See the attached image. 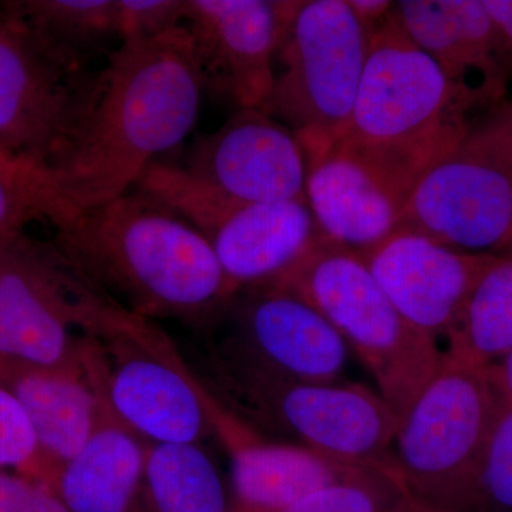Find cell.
Instances as JSON below:
<instances>
[{"mask_svg":"<svg viewBox=\"0 0 512 512\" xmlns=\"http://www.w3.org/2000/svg\"><path fill=\"white\" fill-rule=\"evenodd\" d=\"M207 239L239 292L272 288L326 242L306 200L235 204L181 165L154 163L136 185Z\"/></svg>","mask_w":512,"mask_h":512,"instance_id":"30bf717a","label":"cell"},{"mask_svg":"<svg viewBox=\"0 0 512 512\" xmlns=\"http://www.w3.org/2000/svg\"><path fill=\"white\" fill-rule=\"evenodd\" d=\"M111 414L147 443L214 436L211 394L154 320L113 301L86 335Z\"/></svg>","mask_w":512,"mask_h":512,"instance_id":"8992f818","label":"cell"},{"mask_svg":"<svg viewBox=\"0 0 512 512\" xmlns=\"http://www.w3.org/2000/svg\"><path fill=\"white\" fill-rule=\"evenodd\" d=\"M207 370L208 383L201 382L208 392L256 433L396 477L393 441L399 420L379 393L362 384L275 375L218 346Z\"/></svg>","mask_w":512,"mask_h":512,"instance_id":"3957f363","label":"cell"},{"mask_svg":"<svg viewBox=\"0 0 512 512\" xmlns=\"http://www.w3.org/2000/svg\"><path fill=\"white\" fill-rule=\"evenodd\" d=\"M0 468L47 484L52 476L35 431L18 400L0 384Z\"/></svg>","mask_w":512,"mask_h":512,"instance_id":"83f0119b","label":"cell"},{"mask_svg":"<svg viewBox=\"0 0 512 512\" xmlns=\"http://www.w3.org/2000/svg\"><path fill=\"white\" fill-rule=\"evenodd\" d=\"M390 18L478 109L505 100L512 69L483 0H402Z\"/></svg>","mask_w":512,"mask_h":512,"instance_id":"ac0fdd59","label":"cell"},{"mask_svg":"<svg viewBox=\"0 0 512 512\" xmlns=\"http://www.w3.org/2000/svg\"><path fill=\"white\" fill-rule=\"evenodd\" d=\"M272 288L295 293L329 320L399 421L439 369L436 338L404 319L355 251L323 242Z\"/></svg>","mask_w":512,"mask_h":512,"instance_id":"5b68a950","label":"cell"},{"mask_svg":"<svg viewBox=\"0 0 512 512\" xmlns=\"http://www.w3.org/2000/svg\"><path fill=\"white\" fill-rule=\"evenodd\" d=\"M147 446L106 404L92 437L46 485L69 512H136Z\"/></svg>","mask_w":512,"mask_h":512,"instance_id":"44dd1931","label":"cell"},{"mask_svg":"<svg viewBox=\"0 0 512 512\" xmlns=\"http://www.w3.org/2000/svg\"><path fill=\"white\" fill-rule=\"evenodd\" d=\"M97 70L60 62L0 9V157L40 174L50 170Z\"/></svg>","mask_w":512,"mask_h":512,"instance_id":"7c38bea8","label":"cell"},{"mask_svg":"<svg viewBox=\"0 0 512 512\" xmlns=\"http://www.w3.org/2000/svg\"><path fill=\"white\" fill-rule=\"evenodd\" d=\"M447 340V355L484 369L512 352V251L493 256Z\"/></svg>","mask_w":512,"mask_h":512,"instance_id":"cb8c5ba5","label":"cell"},{"mask_svg":"<svg viewBox=\"0 0 512 512\" xmlns=\"http://www.w3.org/2000/svg\"><path fill=\"white\" fill-rule=\"evenodd\" d=\"M484 367L443 353L439 369L399 421L394 470L417 512H461L497 409Z\"/></svg>","mask_w":512,"mask_h":512,"instance_id":"52a82bcc","label":"cell"},{"mask_svg":"<svg viewBox=\"0 0 512 512\" xmlns=\"http://www.w3.org/2000/svg\"><path fill=\"white\" fill-rule=\"evenodd\" d=\"M478 109L392 18L370 35L369 55L343 140L421 177L467 133ZM484 113V111H481Z\"/></svg>","mask_w":512,"mask_h":512,"instance_id":"277c9868","label":"cell"},{"mask_svg":"<svg viewBox=\"0 0 512 512\" xmlns=\"http://www.w3.org/2000/svg\"><path fill=\"white\" fill-rule=\"evenodd\" d=\"M0 158H2V157H0ZM3 160H5V158H3Z\"/></svg>","mask_w":512,"mask_h":512,"instance_id":"836d02e7","label":"cell"},{"mask_svg":"<svg viewBox=\"0 0 512 512\" xmlns=\"http://www.w3.org/2000/svg\"><path fill=\"white\" fill-rule=\"evenodd\" d=\"M279 512H417L393 474L359 467Z\"/></svg>","mask_w":512,"mask_h":512,"instance_id":"d4e9b609","label":"cell"},{"mask_svg":"<svg viewBox=\"0 0 512 512\" xmlns=\"http://www.w3.org/2000/svg\"><path fill=\"white\" fill-rule=\"evenodd\" d=\"M0 384L25 410L52 476L82 450L106 409L87 345L83 359L73 365L0 363Z\"/></svg>","mask_w":512,"mask_h":512,"instance_id":"ffe728a7","label":"cell"},{"mask_svg":"<svg viewBox=\"0 0 512 512\" xmlns=\"http://www.w3.org/2000/svg\"><path fill=\"white\" fill-rule=\"evenodd\" d=\"M211 419L214 437L221 441L231 461L229 512L285 510L359 468L311 448L256 433L212 394Z\"/></svg>","mask_w":512,"mask_h":512,"instance_id":"d6986e66","label":"cell"},{"mask_svg":"<svg viewBox=\"0 0 512 512\" xmlns=\"http://www.w3.org/2000/svg\"><path fill=\"white\" fill-rule=\"evenodd\" d=\"M461 512H512V403L500 390L493 424Z\"/></svg>","mask_w":512,"mask_h":512,"instance_id":"484cf974","label":"cell"},{"mask_svg":"<svg viewBox=\"0 0 512 512\" xmlns=\"http://www.w3.org/2000/svg\"><path fill=\"white\" fill-rule=\"evenodd\" d=\"M202 96L184 25L121 42L97 70L62 156L42 174L60 218L133 190L191 133Z\"/></svg>","mask_w":512,"mask_h":512,"instance_id":"6da1fadb","label":"cell"},{"mask_svg":"<svg viewBox=\"0 0 512 512\" xmlns=\"http://www.w3.org/2000/svg\"><path fill=\"white\" fill-rule=\"evenodd\" d=\"M185 0H120L121 42L151 39L183 26Z\"/></svg>","mask_w":512,"mask_h":512,"instance_id":"f1b7e54d","label":"cell"},{"mask_svg":"<svg viewBox=\"0 0 512 512\" xmlns=\"http://www.w3.org/2000/svg\"><path fill=\"white\" fill-rule=\"evenodd\" d=\"M483 5L512 69V0H483Z\"/></svg>","mask_w":512,"mask_h":512,"instance_id":"4dcf8cb0","label":"cell"},{"mask_svg":"<svg viewBox=\"0 0 512 512\" xmlns=\"http://www.w3.org/2000/svg\"><path fill=\"white\" fill-rule=\"evenodd\" d=\"M298 0H185L184 23L204 93L265 109L275 56Z\"/></svg>","mask_w":512,"mask_h":512,"instance_id":"4fadbf2b","label":"cell"},{"mask_svg":"<svg viewBox=\"0 0 512 512\" xmlns=\"http://www.w3.org/2000/svg\"><path fill=\"white\" fill-rule=\"evenodd\" d=\"M136 512H229V493L201 444L148 443Z\"/></svg>","mask_w":512,"mask_h":512,"instance_id":"603a6c76","label":"cell"},{"mask_svg":"<svg viewBox=\"0 0 512 512\" xmlns=\"http://www.w3.org/2000/svg\"><path fill=\"white\" fill-rule=\"evenodd\" d=\"M59 214L42 175L0 158V242L25 231L33 221L52 222Z\"/></svg>","mask_w":512,"mask_h":512,"instance_id":"4316f807","label":"cell"},{"mask_svg":"<svg viewBox=\"0 0 512 512\" xmlns=\"http://www.w3.org/2000/svg\"><path fill=\"white\" fill-rule=\"evenodd\" d=\"M9 19L60 62L93 70L109 56L113 40L121 43L120 0H15L0 2Z\"/></svg>","mask_w":512,"mask_h":512,"instance_id":"7402d4cb","label":"cell"},{"mask_svg":"<svg viewBox=\"0 0 512 512\" xmlns=\"http://www.w3.org/2000/svg\"><path fill=\"white\" fill-rule=\"evenodd\" d=\"M113 301L53 242L26 234L0 242V363L73 365Z\"/></svg>","mask_w":512,"mask_h":512,"instance_id":"8fae6325","label":"cell"},{"mask_svg":"<svg viewBox=\"0 0 512 512\" xmlns=\"http://www.w3.org/2000/svg\"><path fill=\"white\" fill-rule=\"evenodd\" d=\"M369 29L348 0H302L276 50L265 111L291 128L309 161L345 136L365 72Z\"/></svg>","mask_w":512,"mask_h":512,"instance_id":"ba28073f","label":"cell"},{"mask_svg":"<svg viewBox=\"0 0 512 512\" xmlns=\"http://www.w3.org/2000/svg\"><path fill=\"white\" fill-rule=\"evenodd\" d=\"M419 180L399 164L340 138L309 161L305 195L326 241L365 252L400 228Z\"/></svg>","mask_w":512,"mask_h":512,"instance_id":"5bb4252c","label":"cell"},{"mask_svg":"<svg viewBox=\"0 0 512 512\" xmlns=\"http://www.w3.org/2000/svg\"><path fill=\"white\" fill-rule=\"evenodd\" d=\"M0 512H69L49 485L0 471Z\"/></svg>","mask_w":512,"mask_h":512,"instance_id":"f546056e","label":"cell"},{"mask_svg":"<svg viewBox=\"0 0 512 512\" xmlns=\"http://www.w3.org/2000/svg\"><path fill=\"white\" fill-rule=\"evenodd\" d=\"M400 227L468 254L512 251V99L481 114L424 171Z\"/></svg>","mask_w":512,"mask_h":512,"instance_id":"9c48e42d","label":"cell"},{"mask_svg":"<svg viewBox=\"0 0 512 512\" xmlns=\"http://www.w3.org/2000/svg\"><path fill=\"white\" fill-rule=\"evenodd\" d=\"M488 373L495 387L512 403V352L488 367Z\"/></svg>","mask_w":512,"mask_h":512,"instance_id":"d6a6232c","label":"cell"},{"mask_svg":"<svg viewBox=\"0 0 512 512\" xmlns=\"http://www.w3.org/2000/svg\"><path fill=\"white\" fill-rule=\"evenodd\" d=\"M225 316L232 318V332L218 348L289 379L309 383L342 379L348 343L322 313L295 293L279 288L239 292Z\"/></svg>","mask_w":512,"mask_h":512,"instance_id":"2e32d148","label":"cell"},{"mask_svg":"<svg viewBox=\"0 0 512 512\" xmlns=\"http://www.w3.org/2000/svg\"><path fill=\"white\" fill-rule=\"evenodd\" d=\"M181 167L235 204L306 200L305 148L262 109L237 110L214 133L195 138Z\"/></svg>","mask_w":512,"mask_h":512,"instance_id":"9a60e30c","label":"cell"},{"mask_svg":"<svg viewBox=\"0 0 512 512\" xmlns=\"http://www.w3.org/2000/svg\"><path fill=\"white\" fill-rule=\"evenodd\" d=\"M357 254L404 319L433 338H447L494 256L458 251L404 227Z\"/></svg>","mask_w":512,"mask_h":512,"instance_id":"e0dca14e","label":"cell"},{"mask_svg":"<svg viewBox=\"0 0 512 512\" xmlns=\"http://www.w3.org/2000/svg\"><path fill=\"white\" fill-rule=\"evenodd\" d=\"M53 244L94 285L143 318L210 328L238 291L197 228L133 188L52 225Z\"/></svg>","mask_w":512,"mask_h":512,"instance_id":"7a4b0ae2","label":"cell"},{"mask_svg":"<svg viewBox=\"0 0 512 512\" xmlns=\"http://www.w3.org/2000/svg\"><path fill=\"white\" fill-rule=\"evenodd\" d=\"M350 8L357 16V19L373 32L377 26L382 25L384 20L389 18L394 2L386 0H348Z\"/></svg>","mask_w":512,"mask_h":512,"instance_id":"1f68e13d","label":"cell"}]
</instances>
